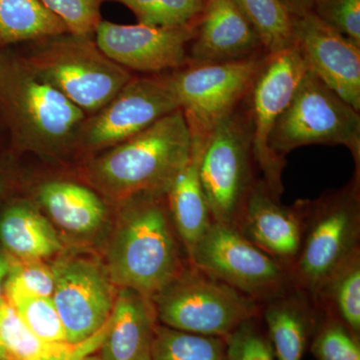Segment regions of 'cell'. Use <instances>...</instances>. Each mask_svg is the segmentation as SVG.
I'll return each mask as SVG.
<instances>
[{
  "mask_svg": "<svg viewBox=\"0 0 360 360\" xmlns=\"http://www.w3.org/2000/svg\"><path fill=\"white\" fill-rule=\"evenodd\" d=\"M191 148L179 108L127 141L77 161L73 174L113 205L142 191L167 193Z\"/></svg>",
  "mask_w": 360,
  "mask_h": 360,
  "instance_id": "obj_3",
  "label": "cell"
},
{
  "mask_svg": "<svg viewBox=\"0 0 360 360\" xmlns=\"http://www.w3.org/2000/svg\"><path fill=\"white\" fill-rule=\"evenodd\" d=\"M118 2L134 14L139 25L181 27L200 20L205 0H104Z\"/></svg>",
  "mask_w": 360,
  "mask_h": 360,
  "instance_id": "obj_29",
  "label": "cell"
},
{
  "mask_svg": "<svg viewBox=\"0 0 360 360\" xmlns=\"http://www.w3.org/2000/svg\"><path fill=\"white\" fill-rule=\"evenodd\" d=\"M304 229L290 272L297 290L312 302L329 277L360 251L359 177L340 191L302 200Z\"/></svg>",
  "mask_w": 360,
  "mask_h": 360,
  "instance_id": "obj_5",
  "label": "cell"
},
{
  "mask_svg": "<svg viewBox=\"0 0 360 360\" xmlns=\"http://www.w3.org/2000/svg\"><path fill=\"white\" fill-rule=\"evenodd\" d=\"M179 108L172 73L134 75L110 103L86 116L75 139L73 160L117 146Z\"/></svg>",
  "mask_w": 360,
  "mask_h": 360,
  "instance_id": "obj_8",
  "label": "cell"
},
{
  "mask_svg": "<svg viewBox=\"0 0 360 360\" xmlns=\"http://www.w3.org/2000/svg\"><path fill=\"white\" fill-rule=\"evenodd\" d=\"M191 134V158L167 193L170 217L187 255L213 224L200 172L201 156L207 139L194 132Z\"/></svg>",
  "mask_w": 360,
  "mask_h": 360,
  "instance_id": "obj_21",
  "label": "cell"
},
{
  "mask_svg": "<svg viewBox=\"0 0 360 360\" xmlns=\"http://www.w3.org/2000/svg\"><path fill=\"white\" fill-rule=\"evenodd\" d=\"M262 314L276 360H302L319 321V310L309 296L293 288L264 303Z\"/></svg>",
  "mask_w": 360,
  "mask_h": 360,
  "instance_id": "obj_22",
  "label": "cell"
},
{
  "mask_svg": "<svg viewBox=\"0 0 360 360\" xmlns=\"http://www.w3.org/2000/svg\"><path fill=\"white\" fill-rule=\"evenodd\" d=\"M257 319L245 321L225 338L227 360H276L271 343L260 330Z\"/></svg>",
  "mask_w": 360,
  "mask_h": 360,
  "instance_id": "obj_32",
  "label": "cell"
},
{
  "mask_svg": "<svg viewBox=\"0 0 360 360\" xmlns=\"http://www.w3.org/2000/svg\"><path fill=\"white\" fill-rule=\"evenodd\" d=\"M11 270L7 285L15 286L32 295L51 298L54 292V277L51 265L44 260L11 259Z\"/></svg>",
  "mask_w": 360,
  "mask_h": 360,
  "instance_id": "obj_34",
  "label": "cell"
},
{
  "mask_svg": "<svg viewBox=\"0 0 360 360\" xmlns=\"http://www.w3.org/2000/svg\"><path fill=\"white\" fill-rule=\"evenodd\" d=\"M307 68L295 46L269 54L251 87L253 156L264 174L265 184L279 200L283 191L281 174L284 160L277 158L269 148V139L274 125L288 108Z\"/></svg>",
  "mask_w": 360,
  "mask_h": 360,
  "instance_id": "obj_13",
  "label": "cell"
},
{
  "mask_svg": "<svg viewBox=\"0 0 360 360\" xmlns=\"http://www.w3.org/2000/svg\"><path fill=\"white\" fill-rule=\"evenodd\" d=\"M158 317L150 298L120 288L94 360H151Z\"/></svg>",
  "mask_w": 360,
  "mask_h": 360,
  "instance_id": "obj_19",
  "label": "cell"
},
{
  "mask_svg": "<svg viewBox=\"0 0 360 360\" xmlns=\"http://www.w3.org/2000/svg\"><path fill=\"white\" fill-rule=\"evenodd\" d=\"M4 297L28 328L41 340L68 342L65 328L51 298L32 295L7 284L4 288Z\"/></svg>",
  "mask_w": 360,
  "mask_h": 360,
  "instance_id": "obj_28",
  "label": "cell"
},
{
  "mask_svg": "<svg viewBox=\"0 0 360 360\" xmlns=\"http://www.w3.org/2000/svg\"><path fill=\"white\" fill-rule=\"evenodd\" d=\"M150 300L158 323L222 338L259 317L262 309L252 298L191 264Z\"/></svg>",
  "mask_w": 360,
  "mask_h": 360,
  "instance_id": "obj_6",
  "label": "cell"
},
{
  "mask_svg": "<svg viewBox=\"0 0 360 360\" xmlns=\"http://www.w3.org/2000/svg\"><path fill=\"white\" fill-rule=\"evenodd\" d=\"M312 144L345 146L359 170V111L307 70L270 134L269 148L284 160L293 149Z\"/></svg>",
  "mask_w": 360,
  "mask_h": 360,
  "instance_id": "obj_7",
  "label": "cell"
},
{
  "mask_svg": "<svg viewBox=\"0 0 360 360\" xmlns=\"http://www.w3.org/2000/svg\"><path fill=\"white\" fill-rule=\"evenodd\" d=\"M22 194L61 231V238L89 241L110 224L112 205L73 172L37 179L27 175Z\"/></svg>",
  "mask_w": 360,
  "mask_h": 360,
  "instance_id": "obj_15",
  "label": "cell"
},
{
  "mask_svg": "<svg viewBox=\"0 0 360 360\" xmlns=\"http://www.w3.org/2000/svg\"><path fill=\"white\" fill-rule=\"evenodd\" d=\"M16 53L33 75L87 116L110 103L134 77L101 51L94 37L65 32L28 44Z\"/></svg>",
  "mask_w": 360,
  "mask_h": 360,
  "instance_id": "obj_4",
  "label": "cell"
},
{
  "mask_svg": "<svg viewBox=\"0 0 360 360\" xmlns=\"http://www.w3.org/2000/svg\"><path fill=\"white\" fill-rule=\"evenodd\" d=\"M51 300L65 328L66 340L80 345L96 335L110 319L118 288L104 262L82 253H65L51 264Z\"/></svg>",
  "mask_w": 360,
  "mask_h": 360,
  "instance_id": "obj_11",
  "label": "cell"
},
{
  "mask_svg": "<svg viewBox=\"0 0 360 360\" xmlns=\"http://www.w3.org/2000/svg\"><path fill=\"white\" fill-rule=\"evenodd\" d=\"M6 142V139H4V134H2V132L0 131V150L1 149L6 148H4V143Z\"/></svg>",
  "mask_w": 360,
  "mask_h": 360,
  "instance_id": "obj_39",
  "label": "cell"
},
{
  "mask_svg": "<svg viewBox=\"0 0 360 360\" xmlns=\"http://www.w3.org/2000/svg\"><path fill=\"white\" fill-rule=\"evenodd\" d=\"M269 54L295 46L291 13L281 0H233Z\"/></svg>",
  "mask_w": 360,
  "mask_h": 360,
  "instance_id": "obj_26",
  "label": "cell"
},
{
  "mask_svg": "<svg viewBox=\"0 0 360 360\" xmlns=\"http://www.w3.org/2000/svg\"><path fill=\"white\" fill-rule=\"evenodd\" d=\"M189 262L262 305L295 288L283 265L234 227L213 222L188 255Z\"/></svg>",
  "mask_w": 360,
  "mask_h": 360,
  "instance_id": "obj_9",
  "label": "cell"
},
{
  "mask_svg": "<svg viewBox=\"0 0 360 360\" xmlns=\"http://www.w3.org/2000/svg\"><path fill=\"white\" fill-rule=\"evenodd\" d=\"M198 23L181 27H155L103 20L94 33V40L108 58L130 72L160 75L186 65L187 47L195 37Z\"/></svg>",
  "mask_w": 360,
  "mask_h": 360,
  "instance_id": "obj_14",
  "label": "cell"
},
{
  "mask_svg": "<svg viewBox=\"0 0 360 360\" xmlns=\"http://www.w3.org/2000/svg\"><path fill=\"white\" fill-rule=\"evenodd\" d=\"M42 4L65 23L68 32L94 37L101 21L104 0H40Z\"/></svg>",
  "mask_w": 360,
  "mask_h": 360,
  "instance_id": "obj_31",
  "label": "cell"
},
{
  "mask_svg": "<svg viewBox=\"0 0 360 360\" xmlns=\"http://www.w3.org/2000/svg\"><path fill=\"white\" fill-rule=\"evenodd\" d=\"M27 179L21 167L20 156L9 149L0 150V206L6 201L20 195L25 191Z\"/></svg>",
  "mask_w": 360,
  "mask_h": 360,
  "instance_id": "obj_35",
  "label": "cell"
},
{
  "mask_svg": "<svg viewBox=\"0 0 360 360\" xmlns=\"http://www.w3.org/2000/svg\"><path fill=\"white\" fill-rule=\"evenodd\" d=\"M264 60L253 56L174 70L172 82L191 132L208 139L250 91Z\"/></svg>",
  "mask_w": 360,
  "mask_h": 360,
  "instance_id": "obj_12",
  "label": "cell"
},
{
  "mask_svg": "<svg viewBox=\"0 0 360 360\" xmlns=\"http://www.w3.org/2000/svg\"><path fill=\"white\" fill-rule=\"evenodd\" d=\"M103 331L80 345L51 342L33 333L6 297L0 300V340L13 360H94L89 356L101 345Z\"/></svg>",
  "mask_w": 360,
  "mask_h": 360,
  "instance_id": "obj_23",
  "label": "cell"
},
{
  "mask_svg": "<svg viewBox=\"0 0 360 360\" xmlns=\"http://www.w3.org/2000/svg\"><path fill=\"white\" fill-rule=\"evenodd\" d=\"M11 270V260L0 250V300L4 297V288Z\"/></svg>",
  "mask_w": 360,
  "mask_h": 360,
  "instance_id": "obj_36",
  "label": "cell"
},
{
  "mask_svg": "<svg viewBox=\"0 0 360 360\" xmlns=\"http://www.w3.org/2000/svg\"><path fill=\"white\" fill-rule=\"evenodd\" d=\"M251 127L233 111L212 130L200 160V179L213 222L234 227L255 186Z\"/></svg>",
  "mask_w": 360,
  "mask_h": 360,
  "instance_id": "obj_10",
  "label": "cell"
},
{
  "mask_svg": "<svg viewBox=\"0 0 360 360\" xmlns=\"http://www.w3.org/2000/svg\"><path fill=\"white\" fill-rule=\"evenodd\" d=\"M0 360H13V357L7 352L4 343L1 342V340H0Z\"/></svg>",
  "mask_w": 360,
  "mask_h": 360,
  "instance_id": "obj_38",
  "label": "cell"
},
{
  "mask_svg": "<svg viewBox=\"0 0 360 360\" xmlns=\"http://www.w3.org/2000/svg\"><path fill=\"white\" fill-rule=\"evenodd\" d=\"M112 206L104 264L118 288L151 298L191 264L170 217L167 193L142 191Z\"/></svg>",
  "mask_w": 360,
  "mask_h": 360,
  "instance_id": "obj_1",
  "label": "cell"
},
{
  "mask_svg": "<svg viewBox=\"0 0 360 360\" xmlns=\"http://www.w3.org/2000/svg\"><path fill=\"white\" fill-rule=\"evenodd\" d=\"M295 46L329 89L360 110V46L319 20L312 11L291 13Z\"/></svg>",
  "mask_w": 360,
  "mask_h": 360,
  "instance_id": "obj_16",
  "label": "cell"
},
{
  "mask_svg": "<svg viewBox=\"0 0 360 360\" xmlns=\"http://www.w3.org/2000/svg\"><path fill=\"white\" fill-rule=\"evenodd\" d=\"M284 6L288 7L290 13H300L311 11L317 0H281Z\"/></svg>",
  "mask_w": 360,
  "mask_h": 360,
  "instance_id": "obj_37",
  "label": "cell"
},
{
  "mask_svg": "<svg viewBox=\"0 0 360 360\" xmlns=\"http://www.w3.org/2000/svg\"><path fill=\"white\" fill-rule=\"evenodd\" d=\"M0 245L14 260H44L65 251V241L30 198L20 194L2 205Z\"/></svg>",
  "mask_w": 360,
  "mask_h": 360,
  "instance_id": "obj_20",
  "label": "cell"
},
{
  "mask_svg": "<svg viewBox=\"0 0 360 360\" xmlns=\"http://www.w3.org/2000/svg\"><path fill=\"white\" fill-rule=\"evenodd\" d=\"M236 229L290 274L300 252L304 229L302 200L293 206H284L272 195L264 179L257 180Z\"/></svg>",
  "mask_w": 360,
  "mask_h": 360,
  "instance_id": "obj_17",
  "label": "cell"
},
{
  "mask_svg": "<svg viewBox=\"0 0 360 360\" xmlns=\"http://www.w3.org/2000/svg\"><path fill=\"white\" fill-rule=\"evenodd\" d=\"M86 116L33 75L16 52L0 47V131L7 149L68 163Z\"/></svg>",
  "mask_w": 360,
  "mask_h": 360,
  "instance_id": "obj_2",
  "label": "cell"
},
{
  "mask_svg": "<svg viewBox=\"0 0 360 360\" xmlns=\"http://www.w3.org/2000/svg\"><path fill=\"white\" fill-rule=\"evenodd\" d=\"M68 32L40 0H0V47L32 44Z\"/></svg>",
  "mask_w": 360,
  "mask_h": 360,
  "instance_id": "obj_24",
  "label": "cell"
},
{
  "mask_svg": "<svg viewBox=\"0 0 360 360\" xmlns=\"http://www.w3.org/2000/svg\"><path fill=\"white\" fill-rule=\"evenodd\" d=\"M323 314L312 336L316 360H360L359 338L333 315Z\"/></svg>",
  "mask_w": 360,
  "mask_h": 360,
  "instance_id": "obj_30",
  "label": "cell"
},
{
  "mask_svg": "<svg viewBox=\"0 0 360 360\" xmlns=\"http://www.w3.org/2000/svg\"><path fill=\"white\" fill-rule=\"evenodd\" d=\"M151 360H227L226 340L158 323L151 345Z\"/></svg>",
  "mask_w": 360,
  "mask_h": 360,
  "instance_id": "obj_27",
  "label": "cell"
},
{
  "mask_svg": "<svg viewBox=\"0 0 360 360\" xmlns=\"http://www.w3.org/2000/svg\"><path fill=\"white\" fill-rule=\"evenodd\" d=\"M311 11L360 46V0H317Z\"/></svg>",
  "mask_w": 360,
  "mask_h": 360,
  "instance_id": "obj_33",
  "label": "cell"
},
{
  "mask_svg": "<svg viewBox=\"0 0 360 360\" xmlns=\"http://www.w3.org/2000/svg\"><path fill=\"white\" fill-rule=\"evenodd\" d=\"M315 307L360 336V251L336 270L322 286Z\"/></svg>",
  "mask_w": 360,
  "mask_h": 360,
  "instance_id": "obj_25",
  "label": "cell"
},
{
  "mask_svg": "<svg viewBox=\"0 0 360 360\" xmlns=\"http://www.w3.org/2000/svg\"><path fill=\"white\" fill-rule=\"evenodd\" d=\"M262 42L233 0H205L191 44V65L229 63L255 56Z\"/></svg>",
  "mask_w": 360,
  "mask_h": 360,
  "instance_id": "obj_18",
  "label": "cell"
}]
</instances>
